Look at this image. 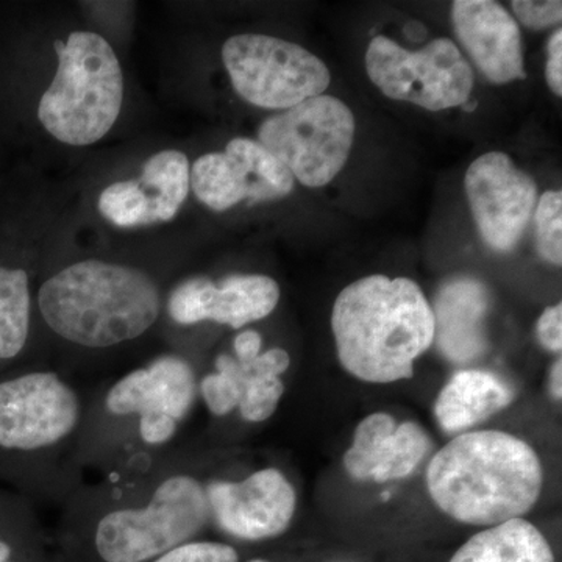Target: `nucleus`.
<instances>
[{
	"label": "nucleus",
	"mask_w": 562,
	"mask_h": 562,
	"mask_svg": "<svg viewBox=\"0 0 562 562\" xmlns=\"http://www.w3.org/2000/svg\"><path fill=\"white\" fill-rule=\"evenodd\" d=\"M427 33V29H425L420 22L416 21L409 22L408 27L405 29V35L408 36L409 40L414 41V43L425 40Z\"/></svg>",
	"instance_id": "31"
},
{
	"label": "nucleus",
	"mask_w": 562,
	"mask_h": 562,
	"mask_svg": "<svg viewBox=\"0 0 562 562\" xmlns=\"http://www.w3.org/2000/svg\"><path fill=\"white\" fill-rule=\"evenodd\" d=\"M210 522L205 483L190 472H171L146 495L103 509L94 527L103 562H147L192 541Z\"/></svg>",
	"instance_id": "5"
},
{
	"label": "nucleus",
	"mask_w": 562,
	"mask_h": 562,
	"mask_svg": "<svg viewBox=\"0 0 562 562\" xmlns=\"http://www.w3.org/2000/svg\"><path fill=\"white\" fill-rule=\"evenodd\" d=\"M58 69L38 106V120L55 139L90 146L111 131L124 101V74L109 41L94 32L55 41Z\"/></svg>",
	"instance_id": "4"
},
{
	"label": "nucleus",
	"mask_w": 562,
	"mask_h": 562,
	"mask_svg": "<svg viewBox=\"0 0 562 562\" xmlns=\"http://www.w3.org/2000/svg\"><path fill=\"white\" fill-rule=\"evenodd\" d=\"M550 392L554 401H561L562 397V361L561 358L553 362L550 371Z\"/></svg>",
	"instance_id": "30"
},
{
	"label": "nucleus",
	"mask_w": 562,
	"mask_h": 562,
	"mask_svg": "<svg viewBox=\"0 0 562 562\" xmlns=\"http://www.w3.org/2000/svg\"><path fill=\"white\" fill-rule=\"evenodd\" d=\"M31 286L24 269L0 268V361L24 350L31 331Z\"/></svg>",
	"instance_id": "22"
},
{
	"label": "nucleus",
	"mask_w": 562,
	"mask_h": 562,
	"mask_svg": "<svg viewBox=\"0 0 562 562\" xmlns=\"http://www.w3.org/2000/svg\"><path fill=\"white\" fill-rule=\"evenodd\" d=\"M331 328L342 368L366 383L413 379L414 362L435 342L432 306L403 277H364L344 288Z\"/></svg>",
	"instance_id": "2"
},
{
	"label": "nucleus",
	"mask_w": 562,
	"mask_h": 562,
	"mask_svg": "<svg viewBox=\"0 0 562 562\" xmlns=\"http://www.w3.org/2000/svg\"><path fill=\"white\" fill-rule=\"evenodd\" d=\"M290 366V353L273 347L250 362H239L231 355H221L216 360V372L224 373L235 384L243 419L260 424L271 419L279 408L284 394L281 375Z\"/></svg>",
	"instance_id": "18"
},
{
	"label": "nucleus",
	"mask_w": 562,
	"mask_h": 562,
	"mask_svg": "<svg viewBox=\"0 0 562 562\" xmlns=\"http://www.w3.org/2000/svg\"><path fill=\"white\" fill-rule=\"evenodd\" d=\"M139 184L149 195L157 221H172L190 194V160L183 151H158L144 165Z\"/></svg>",
	"instance_id": "21"
},
{
	"label": "nucleus",
	"mask_w": 562,
	"mask_h": 562,
	"mask_svg": "<svg viewBox=\"0 0 562 562\" xmlns=\"http://www.w3.org/2000/svg\"><path fill=\"white\" fill-rule=\"evenodd\" d=\"M99 211L106 221L122 228L158 222L149 195L135 180L116 181L105 188L99 198Z\"/></svg>",
	"instance_id": "23"
},
{
	"label": "nucleus",
	"mask_w": 562,
	"mask_h": 562,
	"mask_svg": "<svg viewBox=\"0 0 562 562\" xmlns=\"http://www.w3.org/2000/svg\"><path fill=\"white\" fill-rule=\"evenodd\" d=\"M487 308L490 295L479 281L454 280L439 291L432 308L435 341L447 360L464 364L483 353Z\"/></svg>",
	"instance_id": "16"
},
{
	"label": "nucleus",
	"mask_w": 562,
	"mask_h": 562,
	"mask_svg": "<svg viewBox=\"0 0 562 562\" xmlns=\"http://www.w3.org/2000/svg\"><path fill=\"white\" fill-rule=\"evenodd\" d=\"M198 395V376L190 362L162 355L111 384L102 409L116 420L136 419L139 446L158 449L176 438Z\"/></svg>",
	"instance_id": "10"
},
{
	"label": "nucleus",
	"mask_w": 562,
	"mask_h": 562,
	"mask_svg": "<svg viewBox=\"0 0 562 562\" xmlns=\"http://www.w3.org/2000/svg\"><path fill=\"white\" fill-rule=\"evenodd\" d=\"M40 312L61 339L103 350L135 341L157 324L161 292L149 273L135 266L87 260L44 281Z\"/></svg>",
	"instance_id": "3"
},
{
	"label": "nucleus",
	"mask_w": 562,
	"mask_h": 562,
	"mask_svg": "<svg viewBox=\"0 0 562 562\" xmlns=\"http://www.w3.org/2000/svg\"><path fill=\"white\" fill-rule=\"evenodd\" d=\"M536 241L543 260L562 265V194L547 191L535 209Z\"/></svg>",
	"instance_id": "24"
},
{
	"label": "nucleus",
	"mask_w": 562,
	"mask_h": 562,
	"mask_svg": "<svg viewBox=\"0 0 562 562\" xmlns=\"http://www.w3.org/2000/svg\"><path fill=\"white\" fill-rule=\"evenodd\" d=\"M222 60L235 91L260 109L290 110L330 87V70L319 57L260 33L232 36L222 47Z\"/></svg>",
	"instance_id": "7"
},
{
	"label": "nucleus",
	"mask_w": 562,
	"mask_h": 562,
	"mask_svg": "<svg viewBox=\"0 0 562 562\" xmlns=\"http://www.w3.org/2000/svg\"><path fill=\"white\" fill-rule=\"evenodd\" d=\"M11 557V546L9 542L0 539V562H7Z\"/></svg>",
	"instance_id": "32"
},
{
	"label": "nucleus",
	"mask_w": 562,
	"mask_h": 562,
	"mask_svg": "<svg viewBox=\"0 0 562 562\" xmlns=\"http://www.w3.org/2000/svg\"><path fill=\"white\" fill-rule=\"evenodd\" d=\"M452 20L458 40L487 80L503 85L525 79L519 25L501 3L458 0Z\"/></svg>",
	"instance_id": "15"
},
{
	"label": "nucleus",
	"mask_w": 562,
	"mask_h": 562,
	"mask_svg": "<svg viewBox=\"0 0 562 562\" xmlns=\"http://www.w3.org/2000/svg\"><path fill=\"white\" fill-rule=\"evenodd\" d=\"M279 302L276 280L260 273H243L227 277L220 284L203 277L183 281L171 292L166 306L169 317L179 325L214 322L239 330L266 319Z\"/></svg>",
	"instance_id": "13"
},
{
	"label": "nucleus",
	"mask_w": 562,
	"mask_h": 562,
	"mask_svg": "<svg viewBox=\"0 0 562 562\" xmlns=\"http://www.w3.org/2000/svg\"><path fill=\"white\" fill-rule=\"evenodd\" d=\"M210 520L241 541L279 538L290 528L297 509V494L276 468H265L236 482L205 484Z\"/></svg>",
	"instance_id": "12"
},
{
	"label": "nucleus",
	"mask_w": 562,
	"mask_h": 562,
	"mask_svg": "<svg viewBox=\"0 0 562 562\" xmlns=\"http://www.w3.org/2000/svg\"><path fill=\"white\" fill-rule=\"evenodd\" d=\"M541 458L512 432H461L431 458L427 490L457 522L494 527L524 519L541 497Z\"/></svg>",
	"instance_id": "1"
},
{
	"label": "nucleus",
	"mask_w": 562,
	"mask_h": 562,
	"mask_svg": "<svg viewBox=\"0 0 562 562\" xmlns=\"http://www.w3.org/2000/svg\"><path fill=\"white\" fill-rule=\"evenodd\" d=\"M239 554L228 543L190 541L181 543L151 562H238Z\"/></svg>",
	"instance_id": "25"
},
{
	"label": "nucleus",
	"mask_w": 562,
	"mask_h": 562,
	"mask_svg": "<svg viewBox=\"0 0 562 562\" xmlns=\"http://www.w3.org/2000/svg\"><path fill=\"white\" fill-rule=\"evenodd\" d=\"M7 562H11V561H7Z\"/></svg>",
	"instance_id": "34"
},
{
	"label": "nucleus",
	"mask_w": 562,
	"mask_h": 562,
	"mask_svg": "<svg viewBox=\"0 0 562 562\" xmlns=\"http://www.w3.org/2000/svg\"><path fill=\"white\" fill-rule=\"evenodd\" d=\"M366 69L372 83L392 101L442 111L471 99L473 70L457 44L447 38L412 52L386 36H375L366 52Z\"/></svg>",
	"instance_id": "8"
},
{
	"label": "nucleus",
	"mask_w": 562,
	"mask_h": 562,
	"mask_svg": "<svg viewBox=\"0 0 562 562\" xmlns=\"http://www.w3.org/2000/svg\"><path fill=\"white\" fill-rule=\"evenodd\" d=\"M195 198L213 211H227L239 202H266L249 161L231 140L222 154H206L191 168Z\"/></svg>",
	"instance_id": "19"
},
{
	"label": "nucleus",
	"mask_w": 562,
	"mask_h": 562,
	"mask_svg": "<svg viewBox=\"0 0 562 562\" xmlns=\"http://www.w3.org/2000/svg\"><path fill=\"white\" fill-rule=\"evenodd\" d=\"M538 339L543 349L560 353L562 349V305L550 306L538 321Z\"/></svg>",
	"instance_id": "27"
},
{
	"label": "nucleus",
	"mask_w": 562,
	"mask_h": 562,
	"mask_svg": "<svg viewBox=\"0 0 562 562\" xmlns=\"http://www.w3.org/2000/svg\"><path fill=\"white\" fill-rule=\"evenodd\" d=\"M465 194L487 246L509 251L519 244L538 203L535 180L502 151H490L469 166Z\"/></svg>",
	"instance_id": "11"
},
{
	"label": "nucleus",
	"mask_w": 562,
	"mask_h": 562,
	"mask_svg": "<svg viewBox=\"0 0 562 562\" xmlns=\"http://www.w3.org/2000/svg\"><path fill=\"white\" fill-rule=\"evenodd\" d=\"M249 562H271V561H266V560H251Z\"/></svg>",
	"instance_id": "33"
},
{
	"label": "nucleus",
	"mask_w": 562,
	"mask_h": 562,
	"mask_svg": "<svg viewBox=\"0 0 562 562\" xmlns=\"http://www.w3.org/2000/svg\"><path fill=\"white\" fill-rule=\"evenodd\" d=\"M83 424V403L57 372L22 373L0 382V449L57 453Z\"/></svg>",
	"instance_id": "9"
},
{
	"label": "nucleus",
	"mask_w": 562,
	"mask_h": 562,
	"mask_svg": "<svg viewBox=\"0 0 562 562\" xmlns=\"http://www.w3.org/2000/svg\"><path fill=\"white\" fill-rule=\"evenodd\" d=\"M514 14L525 27L543 31L562 21V3L560 0L536 2V0H516L512 3Z\"/></svg>",
	"instance_id": "26"
},
{
	"label": "nucleus",
	"mask_w": 562,
	"mask_h": 562,
	"mask_svg": "<svg viewBox=\"0 0 562 562\" xmlns=\"http://www.w3.org/2000/svg\"><path fill=\"white\" fill-rule=\"evenodd\" d=\"M450 562H554V554L535 525L513 519L476 532Z\"/></svg>",
	"instance_id": "20"
},
{
	"label": "nucleus",
	"mask_w": 562,
	"mask_h": 562,
	"mask_svg": "<svg viewBox=\"0 0 562 562\" xmlns=\"http://www.w3.org/2000/svg\"><path fill=\"white\" fill-rule=\"evenodd\" d=\"M546 77L550 90L561 98L562 95V32L557 31L550 36L549 46H547Z\"/></svg>",
	"instance_id": "28"
},
{
	"label": "nucleus",
	"mask_w": 562,
	"mask_h": 562,
	"mask_svg": "<svg viewBox=\"0 0 562 562\" xmlns=\"http://www.w3.org/2000/svg\"><path fill=\"white\" fill-rule=\"evenodd\" d=\"M262 144L308 188H321L342 171L355 139V116L333 95H317L268 117L258 131Z\"/></svg>",
	"instance_id": "6"
},
{
	"label": "nucleus",
	"mask_w": 562,
	"mask_h": 562,
	"mask_svg": "<svg viewBox=\"0 0 562 562\" xmlns=\"http://www.w3.org/2000/svg\"><path fill=\"white\" fill-rule=\"evenodd\" d=\"M514 391L486 371H461L439 392L435 416L447 432H462L501 413L514 401Z\"/></svg>",
	"instance_id": "17"
},
{
	"label": "nucleus",
	"mask_w": 562,
	"mask_h": 562,
	"mask_svg": "<svg viewBox=\"0 0 562 562\" xmlns=\"http://www.w3.org/2000/svg\"><path fill=\"white\" fill-rule=\"evenodd\" d=\"M262 339L261 335L255 330L239 333L233 342L236 361L250 362L261 355Z\"/></svg>",
	"instance_id": "29"
},
{
	"label": "nucleus",
	"mask_w": 562,
	"mask_h": 562,
	"mask_svg": "<svg viewBox=\"0 0 562 562\" xmlns=\"http://www.w3.org/2000/svg\"><path fill=\"white\" fill-rule=\"evenodd\" d=\"M430 447L427 431L416 422L397 425L391 414L373 413L355 430L344 468L355 480H402L419 468Z\"/></svg>",
	"instance_id": "14"
}]
</instances>
